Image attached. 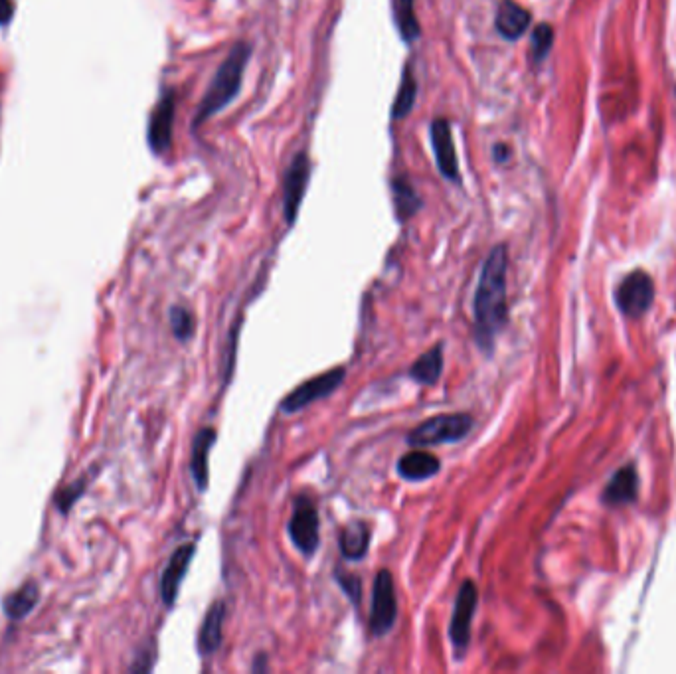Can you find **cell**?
<instances>
[{
	"mask_svg": "<svg viewBox=\"0 0 676 674\" xmlns=\"http://www.w3.org/2000/svg\"><path fill=\"white\" fill-rule=\"evenodd\" d=\"M552 40H554V34H552V28L548 24H540L534 34H532V56L534 60H542L546 58L550 46H552Z\"/></svg>",
	"mask_w": 676,
	"mask_h": 674,
	"instance_id": "cell-25",
	"label": "cell"
},
{
	"mask_svg": "<svg viewBox=\"0 0 676 674\" xmlns=\"http://www.w3.org/2000/svg\"><path fill=\"white\" fill-rule=\"evenodd\" d=\"M473 427V418L469 414H441L429 418L418 425L408 441L412 445H439V443H455L461 441Z\"/></svg>",
	"mask_w": 676,
	"mask_h": 674,
	"instance_id": "cell-3",
	"label": "cell"
},
{
	"mask_svg": "<svg viewBox=\"0 0 676 674\" xmlns=\"http://www.w3.org/2000/svg\"><path fill=\"white\" fill-rule=\"evenodd\" d=\"M216 441V431L212 427H204L196 433L194 445H192V459H190V469L192 477L196 481V487L200 491L208 489L210 481V471H208V453Z\"/></svg>",
	"mask_w": 676,
	"mask_h": 674,
	"instance_id": "cell-14",
	"label": "cell"
},
{
	"mask_svg": "<svg viewBox=\"0 0 676 674\" xmlns=\"http://www.w3.org/2000/svg\"><path fill=\"white\" fill-rule=\"evenodd\" d=\"M392 14H394V24L400 32V38L408 44L416 42L422 34V26L416 16L414 0H392Z\"/></svg>",
	"mask_w": 676,
	"mask_h": 674,
	"instance_id": "cell-20",
	"label": "cell"
},
{
	"mask_svg": "<svg viewBox=\"0 0 676 674\" xmlns=\"http://www.w3.org/2000/svg\"><path fill=\"white\" fill-rule=\"evenodd\" d=\"M224 619H226V605H224L222 599H218L208 607V613H206L202 627H200V633H198L200 655H210L220 647Z\"/></svg>",
	"mask_w": 676,
	"mask_h": 674,
	"instance_id": "cell-13",
	"label": "cell"
},
{
	"mask_svg": "<svg viewBox=\"0 0 676 674\" xmlns=\"http://www.w3.org/2000/svg\"><path fill=\"white\" fill-rule=\"evenodd\" d=\"M309 172H311V163L307 153H299L291 167L287 169L285 174V182H283V208H285V220L289 226L295 224L307 184H309Z\"/></svg>",
	"mask_w": 676,
	"mask_h": 674,
	"instance_id": "cell-9",
	"label": "cell"
},
{
	"mask_svg": "<svg viewBox=\"0 0 676 674\" xmlns=\"http://www.w3.org/2000/svg\"><path fill=\"white\" fill-rule=\"evenodd\" d=\"M507 269V248L497 246L483 263L475 291V338L487 352L493 350L495 338L501 335L508 321Z\"/></svg>",
	"mask_w": 676,
	"mask_h": 674,
	"instance_id": "cell-1",
	"label": "cell"
},
{
	"mask_svg": "<svg viewBox=\"0 0 676 674\" xmlns=\"http://www.w3.org/2000/svg\"><path fill=\"white\" fill-rule=\"evenodd\" d=\"M170 327H172V335L178 338L180 342L190 340L194 335V317L190 311H186L184 307H172L170 309Z\"/></svg>",
	"mask_w": 676,
	"mask_h": 674,
	"instance_id": "cell-24",
	"label": "cell"
},
{
	"mask_svg": "<svg viewBox=\"0 0 676 674\" xmlns=\"http://www.w3.org/2000/svg\"><path fill=\"white\" fill-rule=\"evenodd\" d=\"M370 528L364 522H352L340 532V552L346 560H362L370 546Z\"/></svg>",
	"mask_w": 676,
	"mask_h": 674,
	"instance_id": "cell-18",
	"label": "cell"
},
{
	"mask_svg": "<svg viewBox=\"0 0 676 674\" xmlns=\"http://www.w3.org/2000/svg\"><path fill=\"white\" fill-rule=\"evenodd\" d=\"M40 599V590L36 584L28 582L24 584L20 590L10 593L6 599H4V613L10 617V619H22L26 617L38 603Z\"/></svg>",
	"mask_w": 676,
	"mask_h": 674,
	"instance_id": "cell-22",
	"label": "cell"
},
{
	"mask_svg": "<svg viewBox=\"0 0 676 674\" xmlns=\"http://www.w3.org/2000/svg\"><path fill=\"white\" fill-rule=\"evenodd\" d=\"M508 155H510V151H508L507 147H503V145H499V147L495 149V159H497L499 163H505L508 159Z\"/></svg>",
	"mask_w": 676,
	"mask_h": 674,
	"instance_id": "cell-28",
	"label": "cell"
},
{
	"mask_svg": "<svg viewBox=\"0 0 676 674\" xmlns=\"http://www.w3.org/2000/svg\"><path fill=\"white\" fill-rule=\"evenodd\" d=\"M637 489H639V477L635 467H623L613 481L609 483V487L603 493V501L607 505H625L631 503L637 497Z\"/></svg>",
	"mask_w": 676,
	"mask_h": 674,
	"instance_id": "cell-17",
	"label": "cell"
},
{
	"mask_svg": "<svg viewBox=\"0 0 676 674\" xmlns=\"http://www.w3.org/2000/svg\"><path fill=\"white\" fill-rule=\"evenodd\" d=\"M319 528H321V520H319L317 506L313 505V501L299 497L293 506V516L289 522V536L293 544L297 546V550L303 552L305 556H311L317 552L319 542H321Z\"/></svg>",
	"mask_w": 676,
	"mask_h": 674,
	"instance_id": "cell-6",
	"label": "cell"
},
{
	"mask_svg": "<svg viewBox=\"0 0 676 674\" xmlns=\"http://www.w3.org/2000/svg\"><path fill=\"white\" fill-rule=\"evenodd\" d=\"M479 603V590L473 582H463L457 599H455V607H453V615H451V623H449V639L453 643L455 653L461 657L471 641V625H473V617H475V609Z\"/></svg>",
	"mask_w": 676,
	"mask_h": 674,
	"instance_id": "cell-4",
	"label": "cell"
},
{
	"mask_svg": "<svg viewBox=\"0 0 676 674\" xmlns=\"http://www.w3.org/2000/svg\"><path fill=\"white\" fill-rule=\"evenodd\" d=\"M429 135H431V145H433L437 169L443 174V178L457 182L459 180V163H457V151H455L449 121L443 119V117L435 119L429 127Z\"/></svg>",
	"mask_w": 676,
	"mask_h": 674,
	"instance_id": "cell-10",
	"label": "cell"
},
{
	"mask_svg": "<svg viewBox=\"0 0 676 674\" xmlns=\"http://www.w3.org/2000/svg\"><path fill=\"white\" fill-rule=\"evenodd\" d=\"M14 4L12 0H0V24H6L12 18Z\"/></svg>",
	"mask_w": 676,
	"mask_h": 674,
	"instance_id": "cell-27",
	"label": "cell"
},
{
	"mask_svg": "<svg viewBox=\"0 0 676 674\" xmlns=\"http://www.w3.org/2000/svg\"><path fill=\"white\" fill-rule=\"evenodd\" d=\"M495 26L505 40H518L530 26V12L514 0H503Z\"/></svg>",
	"mask_w": 676,
	"mask_h": 674,
	"instance_id": "cell-15",
	"label": "cell"
},
{
	"mask_svg": "<svg viewBox=\"0 0 676 674\" xmlns=\"http://www.w3.org/2000/svg\"><path fill=\"white\" fill-rule=\"evenodd\" d=\"M392 192H394V206H396V216L406 222L412 216L418 214L422 208V200L416 192V188L406 180V178H396L392 182Z\"/></svg>",
	"mask_w": 676,
	"mask_h": 674,
	"instance_id": "cell-21",
	"label": "cell"
},
{
	"mask_svg": "<svg viewBox=\"0 0 676 674\" xmlns=\"http://www.w3.org/2000/svg\"><path fill=\"white\" fill-rule=\"evenodd\" d=\"M252 56V46L248 42H238L228 58L218 68L212 84L204 93L196 115H194V127H200L208 119H212L216 113H220L228 103L234 101V97L242 89V80L246 74V66Z\"/></svg>",
	"mask_w": 676,
	"mask_h": 674,
	"instance_id": "cell-2",
	"label": "cell"
},
{
	"mask_svg": "<svg viewBox=\"0 0 676 674\" xmlns=\"http://www.w3.org/2000/svg\"><path fill=\"white\" fill-rule=\"evenodd\" d=\"M194 554H196V546L184 544V546L176 548V552L170 556L169 566L165 568L163 578H161V595H163V601L167 605H172L176 601L180 584H182V580H184V576L190 568Z\"/></svg>",
	"mask_w": 676,
	"mask_h": 674,
	"instance_id": "cell-12",
	"label": "cell"
},
{
	"mask_svg": "<svg viewBox=\"0 0 676 674\" xmlns=\"http://www.w3.org/2000/svg\"><path fill=\"white\" fill-rule=\"evenodd\" d=\"M174 107L176 97L172 91H167L159 105L155 107L151 121H149V145L157 155H163L170 149L172 143V123H174Z\"/></svg>",
	"mask_w": 676,
	"mask_h": 674,
	"instance_id": "cell-11",
	"label": "cell"
},
{
	"mask_svg": "<svg viewBox=\"0 0 676 674\" xmlns=\"http://www.w3.org/2000/svg\"><path fill=\"white\" fill-rule=\"evenodd\" d=\"M337 582L340 584V588L344 590V593L350 597V601L354 605H358L360 603V580L354 578V576H350V574L338 572Z\"/></svg>",
	"mask_w": 676,
	"mask_h": 674,
	"instance_id": "cell-26",
	"label": "cell"
},
{
	"mask_svg": "<svg viewBox=\"0 0 676 674\" xmlns=\"http://www.w3.org/2000/svg\"><path fill=\"white\" fill-rule=\"evenodd\" d=\"M655 297L653 279L645 271L631 273L617 289V305L631 317H641L649 311Z\"/></svg>",
	"mask_w": 676,
	"mask_h": 674,
	"instance_id": "cell-8",
	"label": "cell"
},
{
	"mask_svg": "<svg viewBox=\"0 0 676 674\" xmlns=\"http://www.w3.org/2000/svg\"><path fill=\"white\" fill-rule=\"evenodd\" d=\"M398 617V599L394 590V578L388 570H380L372 590L370 631L374 637L386 635Z\"/></svg>",
	"mask_w": 676,
	"mask_h": 674,
	"instance_id": "cell-5",
	"label": "cell"
},
{
	"mask_svg": "<svg viewBox=\"0 0 676 674\" xmlns=\"http://www.w3.org/2000/svg\"><path fill=\"white\" fill-rule=\"evenodd\" d=\"M416 97H418V82H416V78H414L412 68L408 66V68L404 70L402 85H400V91H398L396 101H394V107H392V117H394V119H404V117H408V113L414 109Z\"/></svg>",
	"mask_w": 676,
	"mask_h": 674,
	"instance_id": "cell-23",
	"label": "cell"
},
{
	"mask_svg": "<svg viewBox=\"0 0 676 674\" xmlns=\"http://www.w3.org/2000/svg\"><path fill=\"white\" fill-rule=\"evenodd\" d=\"M344 368L338 366V368H333L325 374H319L315 378H311L309 382L301 384L295 392H291L283 402H281V408L283 412H299L303 408H307L309 404L325 398V396H331L338 386L342 384L344 380Z\"/></svg>",
	"mask_w": 676,
	"mask_h": 674,
	"instance_id": "cell-7",
	"label": "cell"
},
{
	"mask_svg": "<svg viewBox=\"0 0 676 674\" xmlns=\"http://www.w3.org/2000/svg\"><path fill=\"white\" fill-rule=\"evenodd\" d=\"M439 467H441L439 459L427 451H412L398 461V473L412 483H420L437 475Z\"/></svg>",
	"mask_w": 676,
	"mask_h": 674,
	"instance_id": "cell-16",
	"label": "cell"
},
{
	"mask_svg": "<svg viewBox=\"0 0 676 674\" xmlns=\"http://www.w3.org/2000/svg\"><path fill=\"white\" fill-rule=\"evenodd\" d=\"M443 370V346L437 344L422 354L410 368V378L422 386H433Z\"/></svg>",
	"mask_w": 676,
	"mask_h": 674,
	"instance_id": "cell-19",
	"label": "cell"
}]
</instances>
